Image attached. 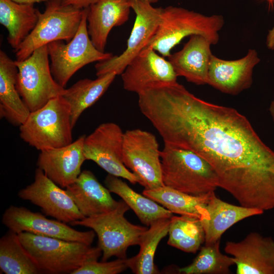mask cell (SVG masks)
I'll return each instance as SVG.
<instances>
[{"mask_svg": "<svg viewBox=\"0 0 274 274\" xmlns=\"http://www.w3.org/2000/svg\"><path fill=\"white\" fill-rule=\"evenodd\" d=\"M131 1L135 19L127 47L120 55L98 62L95 65L97 77L111 72L121 75L128 64L148 45L157 30L162 8L154 7L152 4L144 1Z\"/></svg>", "mask_w": 274, "mask_h": 274, "instance_id": "cell-11", "label": "cell"}, {"mask_svg": "<svg viewBox=\"0 0 274 274\" xmlns=\"http://www.w3.org/2000/svg\"><path fill=\"white\" fill-rule=\"evenodd\" d=\"M20 138L40 151L60 148L73 142L71 110L62 96L31 112L19 126Z\"/></svg>", "mask_w": 274, "mask_h": 274, "instance_id": "cell-5", "label": "cell"}, {"mask_svg": "<svg viewBox=\"0 0 274 274\" xmlns=\"http://www.w3.org/2000/svg\"><path fill=\"white\" fill-rule=\"evenodd\" d=\"M129 209L123 200H120L117 207L110 212L85 217L70 224L90 228L95 232L98 246L102 251V261H108L112 257L126 258L128 248L139 245L148 229L127 220L124 215Z\"/></svg>", "mask_w": 274, "mask_h": 274, "instance_id": "cell-6", "label": "cell"}, {"mask_svg": "<svg viewBox=\"0 0 274 274\" xmlns=\"http://www.w3.org/2000/svg\"><path fill=\"white\" fill-rule=\"evenodd\" d=\"M117 75L116 73L111 72L97 77L95 80L81 79L65 89L62 96L70 105L73 128L82 113L101 97Z\"/></svg>", "mask_w": 274, "mask_h": 274, "instance_id": "cell-26", "label": "cell"}, {"mask_svg": "<svg viewBox=\"0 0 274 274\" xmlns=\"http://www.w3.org/2000/svg\"><path fill=\"white\" fill-rule=\"evenodd\" d=\"M224 24L221 15L208 16L183 8L168 6L162 9L157 30L147 46L168 57L171 50L188 36H202L215 45Z\"/></svg>", "mask_w": 274, "mask_h": 274, "instance_id": "cell-4", "label": "cell"}, {"mask_svg": "<svg viewBox=\"0 0 274 274\" xmlns=\"http://www.w3.org/2000/svg\"><path fill=\"white\" fill-rule=\"evenodd\" d=\"M131 5V0H99L88 7L87 30L99 51L105 52L111 29L128 20Z\"/></svg>", "mask_w": 274, "mask_h": 274, "instance_id": "cell-20", "label": "cell"}, {"mask_svg": "<svg viewBox=\"0 0 274 274\" xmlns=\"http://www.w3.org/2000/svg\"><path fill=\"white\" fill-rule=\"evenodd\" d=\"M0 269L5 274L42 273L22 245L18 234L10 230L0 239Z\"/></svg>", "mask_w": 274, "mask_h": 274, "instance_id": "cell-28", "label": "cell"}, {"mask_svg": "<svg viewBox=\"0 0 274 274\" xmlns=\"http://www.w3.org/2000/svg\"><path fill=\"white\" fill-rule=\"evenodd\" d=\"M18 234L42 273L72 274L84 264L98 260L102 256L98 246L26 232Z\"/></svg>", "mask_w": 274, "mask_h": 274, "instance_id": "cell-2", "label": "cell"}, {"mask_svg": "<svg viewBox=\"0 0 274 274\" xmlns=\"http://www.w3.org/2000/svg\"><path fill=\"white\" fill-rule=\"evenodd\" d=\"M266 45L268 49L274 50V26L268 31L266 38Z\"/></svg>", "mask_w": 274, "mask_h": 274, "instance_id": "cell-34", "label": "cell"}, {"mask_svg": "<svg viewBox=\"0 0 274 274\" xmlns=\"http://www.w3.org/2000/svg\"><path fill=\"white\" fill-rule=\"evenodd\" d=\"M13 2L20 4L34 5L35 3L41 2H47L50 0H12Z\"/></svg>", "mask_w": 274, "mask_h": 274, "instance_id": "cell-35", "label": "cell"}, {"mask_svg": "<svg viewBox=\"0 0 274 274\" xmlns=\"http://www.w3.org/2000/svg\"><path fill=\"white\" fill-rule=\"evenodd\" d=\"M127 91L140 94L154 87L177 83V75L170 62L146 46L121 74Z\"/></svg>", "mask_w": 274, "mask_h": 274, "instance_id": "cell-15", "label": "cell"}, {"mask_svg": "<svg viewBox=\"0 0 274 274\" xmlns=\"http://www.w3.org/2000/svg\"><path fill=\"white\" fill-rule=\"evenodd\" d=\"M123 134L121 128L113 122L99 125L84 142L86 160L95 162L109 174L125 179L130 183H138L136 176L122 162Z\"/></svg>", "mask_w": 274, "mask_h": 274, "instance_id": "cell-12", "label": "cell"}, {"mask_svg": "<svg viewBox=\"0 0 274 274\" xmlns=\"http://www.w3.org/2000/svg\"><path fill=\"white\" fill-rule=\"evenodd\" d=\"M206 214L200 219L205 232V244L219 240L222 235L232 225L247 218L262 214L264 211L238 206L218 198L213 191L206 206Z\"/></svg>", "mask_w": 274, "mask_h": 274, "instance_id": "cell-22", "label": "cell"}, {"mask_svg": "<svg viewBox=\"0 0 274 274\" xmlns=\"http://www.w3.org/2000/svg\"><path fill=\"white\" fill-rule=\"evenodd\" d=\"M65 190L85 218L110 212L119 204L110 191L89 170L81 172Z\"/></svg>", "mask_w": 274, "mask_h": 274, "instance_id": "cell-21", "label": "cell"}, {"mask_svg": "<svg viewBox=\"0 0 274 274\" xmlns=\"http://www.w3.org/2000/svg\"><path fill=\"white\" fill-rule=\"evenodd\" d=\"M49 58L48 46L45 45L26 59L15 60L18 68L16 88L30 112L65 92V88L57 83L51 74Z\"/></svg>", "mask_w": 274, "mask_h": 274, "instance_id": "cell-9", "label": "cell"}, {"mask_svg": "<svg viewBox=\"0 0 274 274\" xmlns=\"http://www.w3.org/2000/svg\"><path fill=\"white\" fill-rule=\"evenodd\" d=\"M128 268L127 258H117L110 261L87 262L75 270L72 274H118Z\"/></svg>", "mask_w": 274, "mask_h": 274, "instance_id": "cell-32", "label": "cell"}, {"mask_svg": "<svg viewBox=\"0 0 274 274\" xmlns=\"http://www.w3.org/2000/svg\"><path fill=\"white\" fill-rule=\"evenodd\" d=\"M212 192L192 195L163 186L153 189H144L143 194L172 213L201 219L206 214V206Z\"/></svg>", "mask_w": 274, "mask_h": 274, "instance_id": "cell-27", "label": "cell"}, {"mask_svg": "<svg viewBox=\"0 0 274 274\" xmlns=\"http://www.w3.org/2000/svg\"><path fill=\"white\" fill-rule=\"evenodd\" d=\"M170 218L160 219L152 223L144 234L138 254L127 258L128 268L135 274L158 273L154 256L157 247L168 232Z\"/></svg>", "mask_w": 274, "mask_h": 274, "instance_id": "cell-29", "label": "cell"}, {"mask_svg": "<svg viewBox=\"0 0 274 274\" xmlns=\"http://www.w3.org/2000/svg\"><path fill=\"white\" fill-rule=\"evenodd\" d=\"M234 264L231 256L221 252L219 240L205 244L190 265L180 268L178 270L184 274H228L230 273V267Z\"/></svg>", "mask_w": 274, "mask_h": 274, "instance_id": "cell-31", "label": "cell"}, {"mask_svg": "<svg viewBox=\"0 0 274 274\" xmlns=\"http://www.w3.org/2000/svg\"><path fill=\"white\" fill-rule=\"evenodd\" d=\"M161 161L165 186L192 195L204 194L218 187L213 168L192 151L164 144Z\"/></svg>", "mask_w": 274, "mask_h": 274, "instance_id": "cell-3", "label": "cell"}, {"mask_svg": "<svg viewBox=\"0 0 274 274\" xmlns=\"http://www.w3.org/2000/svg\"><path fill=\"white\" fill-rule=\"evenodd\" d=\"M18 196L40 207L46 216L65 223L85 218L66 190L38 167L35 170L33 182L20 189Z\"/></svg>", "mask_w": 274, "mask_h": 274, "instance_id": "cell-14", "label": "cell"}, {"mask_svg": "<svg viewBox=\"0 0 274 274\" xmlns=\"http://www.w3.org/2000/svg\"><path fill=\"white\" fill-rule=\"evenodd\" d=\"M122 160L145 189L164 186L161 151L153 134L141 129L127 130L124 132Z\"/></svg>", "mask_w": 274, "mask_h": 274, "instance_id": "cell-10", "label": "cell"}, {"mask_svg": "<svg viewBox=\"0 0 274 274\" xmlns=\"http://www.w3.org/2000/svg\"><path fill=\"white\" fill-rule=\"evenodd\" d=\"M211 42L204 37L194 35L179 51L171 54L168 60L178 77L196 85L208 84L211 60Z\"/></svg>", "mask_w": 274, "mask_h": 274, "instance_id": "cell-19", "label": "cell"}, {"mask_svg": "<svg viewBox=\"0 0 274 274\" xmlns=\"http://www.w3.org/2000/svg\"><path fill=\"white\" fill-rule=\"evenodd\" d=\"M34 5L0 0V23L8 30L7 40L15 50L35 27L40 12Z\"/></svg>", "mask_w": 274, "mask_h": 274, "instance_id": "cell-24", "label": "cell"}, {"mask_svg": "<svg viewBox=\"0 0 274 274\" xmlns=\"http://www.w3.org/2000/svg\"><path fill=\"white\" fill-rule=\"evenodd\" d=\"M225 252L231 256L237 274H274V240L252 232L238 242H227Z\"/></svg>", "mask_w": 274, "mask_h": 274, "instance_id": "cell-16", "label": "cell"}, {"mask_svg": "<svg viewBox=\"0 0 274 274\" xmlns=\"http://www.w3.org/2000/svg\"><path fill=\"white\" fill-rule=\"evenodd\" d=\"M104 182L110 192L119 196L147 226L173 216L171 212L144 194L135 192L119 177L108 174Z\"/></svg>", "mask_w": 274, "mask_h": 274, "instance_id": "cell-25", "label": "cell"}, {"mask_svg": "<svg viewBox=\"0 0 274 274\" xmlns=\"http://www.w3.org/2000/svg\"><path fill=\"white\" fill-rule=\"evenodd\" d=\"M133 1H141L145 2H147L151 4L156 3L158 2L159 0H133Z\"/></svg>", "mask_w": 274, "mask_h": 274, "instance_id": "cell-38", "label": "cell"}, {"mask_svg": "<svg viewBox=\"0 0 274 274\" xmlns=\"http://www.w3.org/2000/svg\"><path fill=\"white\" fill-rule=\"evenodd\" d=\"M88 11V8L84 9L79 27L70 42L56 41L47 45L51 74L57 83L64 88L79 69L113 56L112 53L99 51L92 43L87 30Z\"/></svg>", "mask_w": 274, "mask_h": 274, "instance_id": "cell-8", "label": "cell"}, {"mask_svg": "<svg viewBox=\"0 0 274 274\" xmlns=\"http://www.w3.org/2000/svg\"><path fill=\"white\" fill-rule=\"evenodd\" d=\"M99 0H62L63 4L71 5L78 8L85 9Z\"/></svg>", "mask_w": 274, "mask_h": 274, "instance_id": "cell-33", "label": "cell"}, {"mask_svg": "<svg viewBox=\"0 0 274 274\" xmlns=\"http://www.w3.org/2000/svg\"><path fill=\"white\" fill-rule=\"evenodd\" d=\"M84 9L63 4L62 0H50L45 11L25 40L14 51L16 60L29 57L37 49L56 41L70 42L79 27Z\"/></svg>", "mask_w": 274, "mask_h": 274, "instance_id": "cell-7", "label": "cell"}, {"mask_svg": "<svg viewBox=\"0 0 274 274\" xmlns=\"http://www.w3.org/2000/svg\"><path fill=\"white\" fill-rule=\"evenodd\" d=\"M2 220L9 230L17 234L26 232L89 245L92 244L95 235L93 230H76L65 223L49 219L40 213L32 212L23 207L10 206L4 213Z\"/></svg>", "mask_w": 274, "mask_h": 274, "instance_id": "cell-13", "label": "cell"}, {"mask_svg": "<svg viewBox=\"0 0 274 274\" xmlns=\"http://www.w3.org/2000/svg\"><path fill=\"white\" fill-rule=\"evenodd\" d=\"M168 234V245L187 253H196L205 242L201 221L196 217L173 215Z\"/></svg>", "mask_w": 274, "mask_h": 274, "instance_id": "cell-30", "label": "cell"}, {"mask_svg": "<svg viewBox=\"0 0 274 274\" xmlns=\"http://www.w3.org/2000/svg\"><path fill=\"white\" fill-rule=\"evenodd\" d=\"M269 111L272 116V118L273 119V120L274 121V98L273 100L271 101V104L270 105Z\"/></svg>", "mask_w": 274, "mask_h": 274, "instance_id": "cell-36", "label": "cell"}, {"mask_svg": "<svg viewBox=\"0 0 274 274\" xmlns=\"http://www.w3.org/2000/svg\"><path fill=\"white\" fill-rule=\"evenodd\" d=\"M268 5L269 10L272 9L274 5V0H266Z\"/></svg>", "mask_w": 274, "mask_h": 274, "instance_id": "cell-37", "label": "cell"}, {"mask_svg": "<svg viewBox=\"0 0 274 274\" xmlns=\"http://www.w3.org/2000/svg\"><path fill=\"white\" fill-rule=\"evenodd\" d=\"M260 60L257 51L252 49L237 60L222 59L213 54L208 84L223 93L236 95L251 86L253 69Z\"/></svg>", "mask_w": 274, "mask_h": 274, "instance_id": "cell-17", "label": "cell"}, {"mask_svg": "<svg viewBox=\"0 0 274 274\" xmlns=\"http://www.w3.org/2000/svg\"><path fill=\"white\" fill-rule=\"evenodd\" d=\"M18 68L3 51H0V117L14 126L21 125L30 111L16 88Z\"/></svg>", "mask_w": 274, "mask_h": 274, "instance_id": "cell-23", "label": "cell"}, {"mask_svg": "<svg viewBox=\"0 0 274 274\" xmlns=\"http://www.w3.org/2000/svg\"><path fill=\"white\" fill-rule=\"evenodd\" d=\"M143 115L164 144L192 151L241 206L274 208V151L233 108L200 99L177 83L153 90Z\"/></svg>", "mask_w": 274, "mask_h": 274, "instance_id": "cell-1", "label": "cell"}, {"mask_svg": "<svg viewBox=\"0 0 274 274\" xmlns=\"http://www.w3.org/2000/svg\"><path fill=\"white\" fill-rule=\"evenodd\" d=\"M85 135L60 148L40 151L37 165L51 181L61 188L74 183L86 160L84 154Z\"/></svg>", "mask_w": 274, "mask_h": 274, "instance_id": "cell-18", "label": "cell"}]
</instances>
